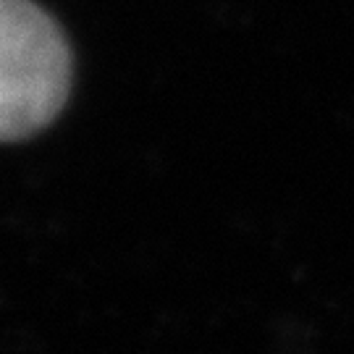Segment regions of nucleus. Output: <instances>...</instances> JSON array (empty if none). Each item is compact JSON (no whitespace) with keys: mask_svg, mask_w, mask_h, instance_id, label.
I'll list each match as a JSON object with an SVG mask.
<instances>
[{"mask_svg":"<svg viewBox=\"0 0 354 354\" xmlns=\"http://www.w3.org/2000/svg\"><path fill=\"white\" fill-rule=\"evenodd\" d=\"M68 87L71 50L61 26L32 0H0V142L48 127Z\"/></svg>","mask_w":354,"mask_h":354,"instance_id":"obj_1","label":"nucleus"}]
</instances>
